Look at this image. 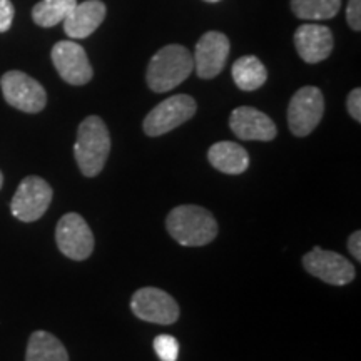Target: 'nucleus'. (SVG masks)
<instances>
[{
	"label": "nucleus",
	"instance_id": "f257e3e1",
	"mask_svg": "<svg viewBox=\"0 0 361 361\" xmlns=\"http://www.w3.org/2000/svg\"><path fill=\"white\" fill-rule=\"evenodd\" d=\"M111 152V135L107 126L97 116H89L78 129L74 156L85 178H96L106 166Z\"/></svg>",
	"mask_w": 361,
	"mask_h": 361
},
{
	"label": "nucleus",
	"instance_id": "f03ea898",
	"mask_svg": "<svg viewBox=\"0 0 361 361\" xmlns=\"http://www.w3.org/2000/svg\"><path fill=\"white\" fill-rule=\"evenodd\" d=\"M166 228L180 246L209 245L219 229L209 211L194 204L174 207L166 218Z\"/></svg>",
	"mask_w": 361,
	"mask_h": 361
},
{
	"label": "nucleus",
	"instance_id": "7ed1b4c3",
	"mask_svg": "<svg viewBox=\"0 0 361 361\" xmlns=\"http://www.w3.org/2000/svg\"><path fill=\"white\" fill-rule=\"evenodd\" d=\"M194 69L192 54L186 47L171 44L162 47L149 62L146 80L154 92H168L184 82Z\"/></svg>",
	"mask_w": 361,
	"mask_h": 361
},
{
	"label": "nucleus",
	"instance_id": "20e7f679",
	"mask_svg": "<svg viewBox=\"0 0 361 361\" xmlns=\"http://www.w3.org/2000/svg\"><path fill=\"white\" fill-rule=\"evenodd\" d=\"M196 101L188 94L168 97L152 109L144 119V133L151 137L168 134L169 130L188 123L196 114Z\"/></svg>",
	"mask_w": 361,
	"mask_h": 361
},
{
	"label": "nucleus",
	"instance_id": "39448f33",
	"mask_svg": "<svg viewBox=\"0 0 361 361\" xmlns=\"http://www.w3.org/2000/svg\"><path fill=\"white\" fill-rule=\"evenodd\" d=\"M4 99L12 107L29 114H37L47 104V94L37 80L20 71H8L0 79Z\"/></svg>",
	"mask_w": 361,
	"mask_h": 361
},
{
	"label": "nucleus",
	"instance_id": "423d86ee",
	"mask_svg": "<svg viewBox=\"0 0 361 361\" xmlns=\"http://www.w3.org/2000/svg\"><path fill=\"white\" fill-rule=\"evenodd\" d=\"M324 112L323 92L313 85L301 87L288 106V124L296 137H306L318 128Z\"/></svg>",
	"mask_w": 361,
	"mask_h": 361
},
{
	"label": "nucleus",
	"instance_id": "0eeeda50",
	"mask_svg": "<svg viewBox=\"0 0 361 361\" xmlns=\"http://www.w3.org/2000/svg\"><path fill=\"white\" fill-rule=\"evenodd\" d=\"M52 201V188L39 176H29L17 188L11 202V211L17 219L34 223L42 218Z\"/></svg>",
	"mask_w": 361,
	"mask_h": 361
},
{
	"label": "nucleus",
	"instance_id": "6e6552de",
	"mask_svg": "<svg viewBox=\"0 0 361 361\" xmlns=\"http://www.w3.org/2000/svg\"><path fill=\"white\" fill-rule=\"evenodd\" d=\"M130 310L139 319L168 326L178 322L179 306L176 300L159 288H141L133 295Z\"/></svg>",
	"mask_w": 361,
	"mask_h": 361
},
{
	"label": "nucleus",
	"instance_id": "1a4fd4ad",
	"mask_svg": "<svg viewBox=\"0 0 361 361\" xmlns=\"http://www.w3.org/2000/svg\"><path fill=\"white\" fill-rule=\"evenodd\" d=\"M56 241L62 255L74 261L87 259L94 251V234L78 213L62 216L57 223Z\"/></svg>",
	"mask_w": 361,
	"mask_h": 361
},
{
	"label": "nucleus",
	"instance_id": "9d476101",
	"mask_svg": "<svg viewBox=\"0 0 361 361\" xmlns=\"http://www.w3.org/2000/svg\"><path fill=\"white\" fill-rule=\"evenodd\" d=\"M303 266L311 276L333 286H345L356 276L355 266L345 256L335 251L322 250V247H314L308 255H305Z\"/></svg>",
	"mask_w": 361,
	"mask_h": 361
},
{
	"label": "nucleus",
	"instance_id": "9b49d317",
	"mask_svg": "<svg viewBox=\"0 0 361 361\" xmlns=\"http://www.w3.org/2000/svg\"><path fill=\"white\" fill-rule=\"evenodd\" d=\"M52 62L59 75L71 85H84L92 79V67L82 45L74 40H61L52 47Z\"/></svg>",
	"mask_w": 361,
	"mask_h": 361
},
{
	"label": "nucleus",
	"instance_id": "f8f14e48",
	"mask_svg": "<svg viewBox=\"0 0 361 361\" xmlns=\"http://www.w3.org/2000/svg\"><path fill=\"white\" fill-rule=\"evenodd\" d=\"M229 56V39L224 34L206 32L197 40L196 51H194V67L201 79H213L224 69L226 61Z\"/></svg>",
	"mask_w": 361,
	"mask_h": 361
},
{
	"label": "nucleus",
	"instance_id": "ddd939ff",
	"mask_svg": "<svg viewBox=\"0 0 361 361\" xmlns=\"http://www.w3.org/2000/svg\"><path fill=\"white\" fill-rule=\"evenodd\" d=\"M229 128L243 141H273L278 130L269 116L255 107H238L229 117Z\"/></svg>",
	"mask_w": 361,
	"mask_h": 361
},
{
	"label": "nucleus",
	"instance_id": "4468645a",
	"mask_svg": "<svg viewBox=\"0 0 361 361\" xmlns=\"http://www.w3.org/2000/svg\"><path fill=\"white\" fill-rule=\"evenodd\" d=\"M295 45L300 57L308 64H318L329 57L333 51V34L328 27L305 24L298 27Z\"/></svg>",
	"mask_w": 361,
	"mask_h": 361
},
{
	"label": "nucleus",
	"instance_id": "2eb2a0df",
	"mask_svg": "<svg viewBox=\"0 0 361 361\" xmlns=\"http://www.w3.org/2000/svg\"><path fill=\"white\" fill-rule=\"evenodd\" d=\"M106 19V6L101 0H85L78 4L64 19V30L71 39H85L96 32Z\"/></svg>",
	"mask_w": 361,
	"mask_h": 361
},
{
	"label": "nucleus",
	"instance_id": "dca6fc26",
	"mask_svg": "<svg viewBox=\"0 0 361 361\" xmlns=\"http://www.w3.org/2000/svg\"><path fill=\"white\" fill-rule=\"evenodd\" d=\"M207 159L214 169L224 174H243L250 168V154L246 149L231 141L213 144L207 151Z\"/></svg>",
	"mask_w": 361,
	"mask_h": 361
},
{
	"label": "nucleus",
	"instance_id": "f3484780",
	"mask_svg": "<svg viewBox=\"0 0 361 361\" xmlns=\"http://www.w3.org/2000/svg\"><path fill=\"white\" fill-rule=\"evenodd\" d=\"M25 361H69V353L51 333L34 331L27 343Z\"/></svg>",
	"mask_w": 361,
	"mask_h": 361
},
{
	"label": "nucleus",
	"instance_id": "a211bd4d",
	"mask_svg": "<svg viewBox=\"0 0 361 361\" xmlns=\"http://www.w3.org/2000/svg\"><path fill=\"white\" fill-rule=\"evenodd\" d=\"M231 74L234 84L241 90H246V92L259 89L261 85H264L266 79H268V71H266L263 62L255 56H245L238 59L234 62Z\"/></svg>",
	"mask_w": 361,
	"mask_h": 361
},
{
	"label": "nucleus",
	"instance_id": "6ab92c4d",
	"mask_svg": "<svg viewBox=\"0 0 361 361\" xmlns=\"http://www.w3.org/2000/svg\"><path fill=\"white\" fill-rule=\"evenodd\" d=\"M78 0H40L32 8V19L40 27H54L69 16Z\"/></svg>",
	"mask_w": 361,
	"mask_h": 361
},
{
	"label": "nucleus",
	"instance_id": "aec40b11",
	"mask_svg": "<svg viewBox=\"0 0 361 361\" xmlns=\"http://www.w3.org/2000/svg\"><path fill=\"white\" fill-rule=\"evenodd\" d=\"M341 0H291V11L298 19L328 20L340 12Z\"/></svg>",
	"mask_w": 361,
	"mask_h": 361
},
{
	"label": "nucleus",
	"instance_id": "412c9836",
	"mask_svg": "<svg viewBox=\"0 0 361 361\" xmlns=\"http://www.w3.org/2000/svg\"><path fill=\"white\" fill-rule=\"evenodd\" d=\"M152 348L161 361H178L179 358V343L171 335H159L154 338Z\"/></svg>",
	"mask_w": 361,
	"mask_h": 361
},
{
	"label": "nucleus",
	"instance_id": "4be33fe9",
	"mask_svg": "<svg viewBox=\"0 0 361 361\" xmlns=\"http://www.w3.org/2000/svg\"><path fill=\"white\" fill-rule=\"evenodd\" d=\"M346 20L356 32L361 30V0H348L346 6Z\"/></svg>",
	"mask_w": 361,
	"mask_h": 361
},
{
	"label": "nucleus",
	"instance_id": "5701e85b",
	"mask_svg": "<svg viewBox=\"0 0 361 361\" xmlns=\"http://www.w3.org/2000/svg\"><path fill=\"white\" fill-rule=\"evenodd\" d=\"M16 8H13L11 0H0V32H7L11 29Z\"/></svg>",
	"mask_w": 361,
	"mask_h": 361
},
{
	"label": "nucleus",
	"instance_id": "b1692460",
	"mask_svg": "<svg viewBox=\"0 0 361 361\" xmlns=\"http://www.w3.org/2000/svg\"><path fill=\"white\" fill-rule=\"evenodd\" d=\"M346 107H348L350 116L353 117L356 123L361 121V90L356 87L350 92L348 99H346Z\"/></svg>",
	"mask_w": 361,
	"mask_h": 361
},
{
	"label": "nucleus",
	"instance_id": "393cba45",
	"mask_svg": "<svg viewBox=\"0 0 361 361\" xmlns=\"http://www.w3.org/2000/svg\"><path fill=\"white\" fill-rule=\"evenodd\" d=\"M348 250L356 261H361V233L355 231L348 239Z\"/></svg>",
	"mask_w": 361,
	"mask_h": 361
},
{
	"label": "nucleus",
	"instance_id": "a878e982",
	"mask_svg": "<svg viewBox=\"0 0 361 361\" xmlns=\"http://www.w3.org/2000/svg\"><path fill=\"white\" fill-rule=\"evenodd\" d=\"M2 184H4V174L2 171H0V189H2Z\"/></svg>",
	"mask_w": 361,
	"mask_h": 361
},
{
	"label": "nucleus",
	"instance_id": "bb28decb",
	"mask_svg": "<svg viewBox=\"0 0 361 361\" xmlns=\"http://www.w3.org/2000/svg\"><path fill=\"white\" fill-rule=\"evenodd\" d=\"M206 2H219V0H206Z\"/></svg>",
	"mask_w": 361,
	"mask_h": 361
}]
</instances>
